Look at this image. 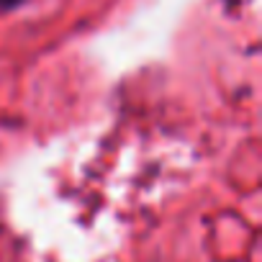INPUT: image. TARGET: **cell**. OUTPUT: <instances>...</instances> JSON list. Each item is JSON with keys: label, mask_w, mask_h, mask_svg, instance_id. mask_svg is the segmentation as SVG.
Listing matches in <instances>:
<instances>
[{"label": "cell", "mask_w": 262, "mask_h": 262, "mask_svg": "<svg viewBox=\"0 0 262 262\" xmlns=\"http://www.w3.org/2000/svg\"><path fill=\"white\" fill-rule=\"evenodd\" d=\"M21 3H24V0H0V11H11V8H16Z\"/></svg>", "instance_id": "1"}]
</instances>
